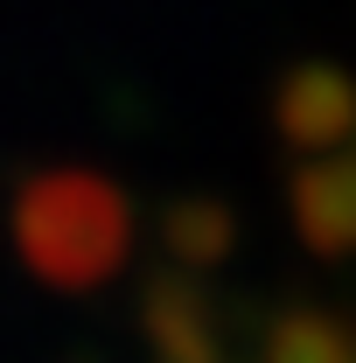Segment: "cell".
I'll return each instance as SVG.
<instances>
[{
	"label": "cell",
	"instance_id": "cell-6",
	"mask_svg": "<svg viewBox=\"0 0 356 363\" xmlns=\"http://www.w3.org/2000/svg\"><path fill=\"white\" fill-rule=\"evenodd\" d=\"M259 363H356V321L321 301H294L259 321Z\"/></svg>",
	"mask_w": 356,
	"mask_h": 363
},
{
	"label": "cell",
	"instance_id": "cell-3",
	"mask_svg": "<svg viewBox=\"0 0 356 363\" xmlns=\"http://www.w3.org/2000/svg\"><path fill=\"white\" fill-rule=\"evenodd\" d=\"M272 133L301 161L308 154H343L356 140V70L335 56H301L272 77Z\"/></svg>",
	"mask_w": 356,
	"mask_h": 363
},
{
	"label": "cell",
	"instance_id": "cell-4",
	"mask_svg": "<svg viewBox=\"0 0 356 363\" xmlns=\"http://www.w3.org/2000/svg\"><path fill=\"white\" fill-rule=\"evenodd\" d=\"M287 217H294V238L308 245L314 259L343 266L356 259V154H308L294 161L287 175Z\"/></svg>",
	"mask_w": 356,
	"mask_h": 363
},
{
	"label": "cell",
	"instance_id": "cell-2",
	"mask_svg": "<svg viewBox=\"0 0 356 363\" xmlns=\"http://www.w3.org/2000/svg\"><path fill=\"white\" fill-rule=\"evenodd\" d=\"M140 350L147 363H259V335L203 272L161 266L140 279Z\"/></svg>",
	"mask_w": 356,
	"mask_h": 363
},
{
	"label": "cell",
	"instance_id": "cell-1",
	"mask_svg": "<svg viewBox=\"0 0 356 363\" xmlns=\"http://www.w3.org/2000/svg\"><path fill=\"white\" fill-rule=\"evenodd\" d=\"M133 196L98 168H35L7 203L14 259L56 294H91L133 259Z\"/></svg>",
	"mask_w": 356,
	"mask_h": 363
},
{
	"label": "cell",
	"instance_id": "cell-5",
	"mask_svg": "<svg viewBox=\"0 0 356 363\" xmlns=\"http://www.w3.org/2000/svg\"><path fill=\"white\" fill-rule=\"evenodd\" d=\"M154 238H161V266H182V272H203V279H210L217 266H230L245 224H238V210H230L223 196H203V189H196V196H168Z\"/></svg>",
	"mask_w": 356,
	"mask_h": 363
}]
</instances>
